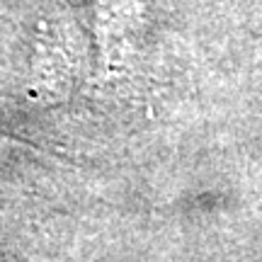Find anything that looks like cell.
<instances>
[{"instance_id":"obj_1","label":"cell","mask_w":262,"mask_h":262,"mask_svg":"<svg viewBox=\"0 0 262 262\" xmlns=\"http://www.w3.org/2000/svg\"><path fill=\"white\" fill-rule=\"evenodd\" d=\"M0 262H10L8 257H5V253H0Z\"/></svg>"}]
</instances>
